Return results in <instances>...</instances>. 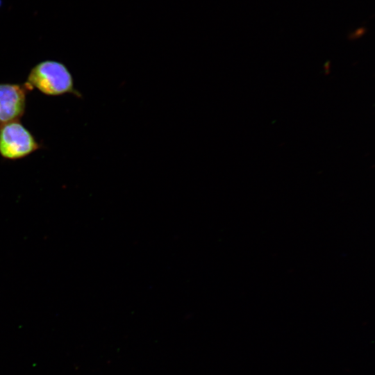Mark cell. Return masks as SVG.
<instances>
[{"label": "cell", "instance_id": "obj_3", "mask_svg": "<svg viewBox=\"0 0 375 375\" xmlns=\"http://www.w3.org/2000/svg\"><path fill=\"white\" fill-rule=\"evenodd\" d=\"M27 90L25 85L0 83V126L22 117Z\"/></svg>", "mask_w": 375, "mask_h": 375}, {"label": "cell", "instance_id": "obj_2", "mask_svg": "<svg viewBox=\"0 0 375 375\" xmlns=\"http://www.w3.org/2000/svg\"><path fill=\"white\" fill-rule=\"evenodd\" d=\"M40 148L35 137L19 120L0 126V155L3 158L21 159Z\"/></svg>", "mask_w": 375, "mask_h": 375}, {"label": "cell", "instance_id": "obj_1", "mask_svg": "<svg viewBox=\"0 0 375 375\" xmlns=\"http://www.w3.org/2000/svg\"><path fill=\"white\" fill-rule=\"evenodd\" d=\"M24 85L28 90L35 88L49 96L65 93L81 96L74 89V79L68 68L56 60H46L35 65L31 69Z\"/></svg>", "mask_w": 375, "mask_h": 375}, {"label": "cell", "instance_id": "obj_5", "mask_svg": "<svg viewBox=\"0 0 375 375\" xmlns=\"http://www.w3.org/2000/svg\"><path fill=\"white\" fill-rule=\"evenodd\" d=\"M1 6V0H0V6Z\"/></svg>", "mask_w": 375, "mask_h": 375}, {"label": "cell", "instance_id": "obj_4", "mask_svg": "<svg viewBox=\"0 0 375 375\" xmlns=\"http://www.w3.org/2000/svg\"><path fill=\"white\" fill-rule=\"evenodd\" d=\"M366 31L365 28L361 27L356 29L352 34L350 35V38L356 39L362 36Z\"/></svg>", "mask_w": 375, "mask_h": 375}]
</instances>
